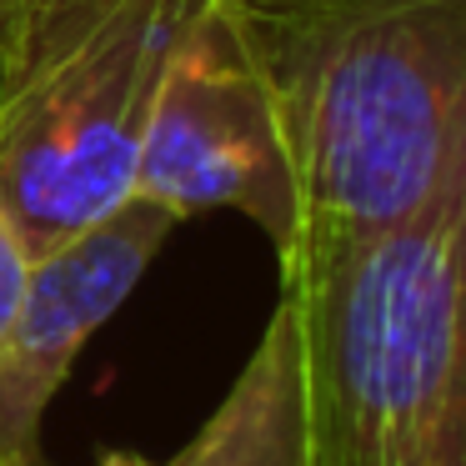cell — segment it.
Returning <instances> with one entry per match:
<instances>
[{
	"label": "cell",
	"instance_id": "5b68a950",
	"mask_svg": "<svg viewBox=\"0 0 466 466\" xmlns=\"http://www.w3.org/2000/svg\"><path fill=\"white\" fill-rule=\"evenodd\" d=\"M176 226L181 221L171 211L131 196L91 231L31 261L15 321L0 341V466H51L41 451V426L56 391L81 346L141 286Z\"/></svg>",
	"mask_w": 466,
	"mask_h": 466
},
{
	"label": "cell",
	"instance_id": "7a4b0ae2",
	"mask_svg": "<svg viewBox=\"0 0 466 466\" xmlns=\"http://www.w3.org/2000/svg\"><path fill=\"white\" fill-rule=\"evenodd\" d=\"M306 466H466V156L411 216L281 271Z\"/></svg>",
	"mask_w": 466,
	"mask_h": 466
},
{
	"label": "cell",
	"instance_id": "52a82bcc",
	"mask_svg": "<svg viewBox=\"0 0 466 466\" xmlns=\"http://www.w3.org/2000/svg\"><path fill=\"white\" fill-rule=\"evenodd\" d=\"M25 276H31V256H25L21 236L11 231V221L0 216V341H5V331H11V321H15Z\"/></svg>",
	"mask_w": 466,
	"mask_h": 466
},
{
	"label": "cell",
	"instance_id": "6da1fadb",
	"mask_svg": "<svg viewBox=\"0 0 466 466\" xmlns=\"http://www.w3.org/2000/svg\"><path fill=\"white\" fill-rule=\"evenodd\" d=\"M296 176L301 266L411 216L466 156V0H226Z\"/></svg>",
	"mask_w": 466,
	"mask_h": 466
},
{
	"label": "cell",
	"instance_id": "ba28073f",
	"mask_svg": "<svg viewBox=\"0 0 466 466\" xmlns=\"http://www.w3.org/2000/svg\"><path fill=\"white\" fill-rule=\"evenodd\" d=\"M101 466H156V461H146L141 451H106Z\"/></svg>",
	"mask_w": 466,
	"mask_h": 466
},
{
	"label": "cell",
	"instance_id": "3957f363",
	"mask_svg": "<svg viewBox=\"0 0 466 466\" xmlns=\"http://www.w3.org/2000/svg\"><path fill=\"white\" fill-rule=\"evenodd\" d=\"M191 0H51L0 71V216L51 256L131 201L161 61Z\"/></svg>",
	"mask_w": 466,
	"mask_h": 466
},
{
	"label": "cell",
	"instance_id": "277c9868",
	"mask_svg": "<svg viewBox=\"0 0 466 466\" xmlns=\"http://www.w3.org/2000/svg\"><path fill=\"white\" fill-rule=\"evenodd\" d=\"M136 201L191 221L241 211L266 231L276 261L296 241V176L271 91L226 0H191L161 61L136 151Z\"/></svg>",
	"mask_w": 466,
	"mask_h": 466
},
{
	"label": "cell",
	"instance_id": "8992f818",
	"mask_svg": "<svg viewBox=\"0 0 466 466\" xmlns=\"http://www.w3.org/2000/svg\"><path fill=\"white\" fill-rule=\"evenodd\" d=\"M171 466H306L301 361L286 301H276L251 361Z\"/></svg>",
	"mask_w": 466,
	"mask_h": 466
}]
</instances>
